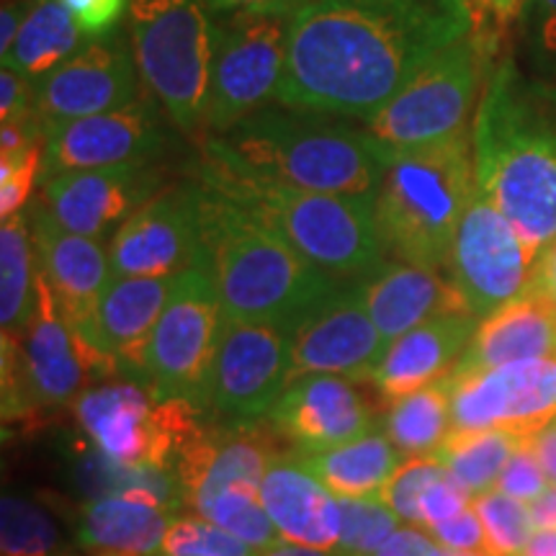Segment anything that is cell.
Listing matches in <instances>:
<instances>
[{
  "label": "cell",
  "mask_w": 556,
  "mask_h": 556,
  "mask_svg": "<svg viewBox=\"0 0 556 556\" xmlns=\"http://www.w3.org/2000/svg\"><path fill=\"white\" fill-rule=\"evenodd\" d=\"M479 3H482V9L490 13L497 24L505 26L520 18L528 0H479Z\"/></svg>",
  "instance_id": "db71d44e"
},
{
  "label": "cell",
  "mask_w": 556,
  "mask_h": 556,
  "mask_svg": "<svg viewBox=\"0 0 556 556\" xmlns=\"http://www.w3.org/2000/svg\"><path fill=\"white\" fill-rule=\"evenodd\" d=\"M83 41L86 39L78 21L60 0H31L18 37L3 58V67L16 70L37 83L73 58Z\"/></svg>",
  "instance_id": "4dcf8cb0"
},
{
  "label": "cell",
  "mask_w": 556,
  "mask_h": 556,
  "mask_svg": "<svg viewBox=\"0 0 556 556\" xmlns=\"http://www.w3.org/2000/svg\"><path fill=\"white\" fill-rule=\"evenodd\" d=\"M129 41L139 78L186 137L204 131L214 13L206 0H129Z\"/></svg>",
  "instance_id": "52a82bcc"
},
{
  "label": "cell",
  "mask_w": 556,
  "mask_h": 556,
  "mask_svg": "<svg viewBox=\"0 0 556 556\" xmlns=\"http://www.w3.org/2000/svg\"><path fill=\"white\" fill-rule=\"evenodd\" d=\"M58 523L45 507L21 495L0 500V556H54Z\"/></svg>",
  "instance_id": "e575fe53"
},
{
  "label": "cell",
  "mask_w": 556,
  "mask_h": 556,
  "mask_svg": "<svg viewBox=\"0 0 556 556\" xmlns=\"http://www.w3.org/2000/svg\"><path fill=\"white\" fill-rule=\"evenodd\" d=\"M212 13H232L242 9H261V5H270L276 0H206Z\"/></svg>",
  "instance_id": "6f0895ef"
},
{
  "label": "cell",
  "mask_w": 556,
  "mask_h": 556,
  "mask_svg": "<svg viewBox=\"0 0 556 556\" xmlns=\"http://www.w3.org/2000/svg\"><path fill=\"white\" fill-rule=\"evenodd\" d=\"M278 458L274 441L253 426H232L222 433L197 430L180 448L176 475L186 500L199 510L227 490H258Z\"/></svg>",
  "instance_id": "cb8c5ba5"
},
{
  "label": "cell",
  "mask_w": 556,
  "mask_h": 556,
  "mask_svg": "<svg viewBox=\"0 0 556 556\" xmlns=\"http://www.w3.org/2000/svg\"><path fill=\"white\" fill-rule=\"evenodd\" d=\"M384 348L361 283H338L291 328V379L302 374L368 379Z\"/></svg>",
  "instance_id": "ac0fdd59"
},
{
  "label": "cell",
  "mask_w": 556,
  "mask_h": 556,
  "mask_svg": "<svg viewBox=\"0 0 556 556\" xmlns=\"http://www.w3.org/2000/svg\"><path fill=\"white\" fill-rule=\"evenodd\" d=\"M471 507L482 520L486 552L492 556H520L536 528H533L531 505L503 492L492 490L475 497Z\"/></svg>",
  "instance_id": "74e56055"
},
{
  "label": "cell",
  "mask_w": 556,
  "mask_h": 556,
  "mask_svg": "<svg viewBox=\"0 0 556 556\" xmlns=\"http://www.w3.org/2000/svg\"><path fill=\"white\" fill-rule=\"evenodd\" d=\"M495 41L477 29L438 52L405 88L368 116L364 129L389 152L422 148L464 135L490 80Z\"/></svg>",
  "instance_id": "ba28073f"
},
{
  "label": "cell",
  "mask_w": 556,
  "mask_h": 556,
  "mask_svg": "<svg viewBox=\"0 0 556 556\" xmlns=\"http://www.w3.org/2000/svg\"><path fill=\"white\" fill-rule=\"evenodd\" d=\"M197 415L186 402H160L129 381L90 387L75 400L86 441L122 467L176 469L180 448L199 430Z\"/></svg>",
  "instance_id": "8fae6325"
},
{
  "label": "cell",
  "mask_w": 556,
  "mask_h": 556,
  "mask_svg": "<svg viewBox=\"0 0 556 556\" xmlns=\"http://www.w3.org/2000/svg\"><path fill=\"white\" fill-rule=\"evenodd\" d=\"M39 261L34 248L29 214L3 219L0 225V328L21 338L37 309Z\"/></svg>",
  "instance_id": "1f68e13d"
},
{
  "label": "cell",
  "mask_w": 556,
  "mask_h": 556,
  "mask_svg": "<svg viewBox=\"0 0 556 556\" xmlns=\"http://www.w3.org/2000/svg\"><path fill=\"white\" fill-rule=\"evenodd\" d=\"M475 186L471 131L413 150H387L377 191V222L387 255L415 266L446 268Z\"/></svg>",
  "instance_id": "8992f818"
},
{
  "label": "cell",
  "mask_w": 556,
  "mask_h": 556,
  "mask_svg": "<svg viewBox=\"0 0 556 556\" xmlns=\"http://www.w3.org/2000/svg\"><path fill=\"white\" fill-rule=\"evenodd\" d=\"M168 124L150 90L122 109L47 124L41 180L70 170L155 163L168 144Z\"/></svg>",
  "instance_id": "5bb4252c"
},
{
  "label": "cell",
  "mask_w": 556,
  "mask_h": 556,
  "mask_svg": "<svg viewBox=\"0 0 556 556\" xmlns=\"http://www.w3.org/2000/svg\"><path fill=\"white\" fill-rule=\"evenodd\" d=\"M384 433L405 458H430L451 435L448 379L392 400Z\"/></svg>",
  "instance_id": "d6a6232c"
},
{
  "label": "cell",
  "mask_w": 556,
  "mask_h": 556,
  "mask_svg": "<svg viewBox=\"0 0 556 556\" xmlns=\"http://www.w3.org/2000/svg\"><path fill=\"white\" fill-rule=\"evenodd\" d=\"M291 381V332L263 323H222L208 407L229 426H255L270 415Z\"/></svg>",
  "instance_id": "4fadbf2b"
},
{
  "label": "cell",
  "mask_w": 556,
  "mask_h": 556,
  "mask_svg": "<svg viewBox=\"0 0 556 556\" xmlns=\"http://www.w3.org/2000/svg\"><path fill=\"white\" fill-rule=\"evenodd\" d=\"M31 0H3V11H0V58L11 52L13 41H16L21 24H24L26 13H29Z\"/></svg>",
  "instance_id": "681fc988"
},
{
  "label": "cell",
  "mask_w": 556,
  "mask_h": 556,
  "mask_svg": "<svg viewBox=\"0 0 556 556\" xmlns=\"http://www.w3.org/2000/svg\"><path fill=\"white\" fill-rule=\"evenodd\" d=\"M258 556H336V554L323 552V548L291 544V541H278L276 546L263 548V552H258Z\"/></svg>",
  "instance_id": "11a10c76"
},
{
  "label": "cell",
  "mask_w": 556,
  "mask_h": 556,
  "mask_svg": "<svg viewBox=\"0 0 556 556\" xmlns=\"http://www.w3.org/2000/svg\"><path fill=\"white\" fill-rule=\"evenodd\" d=\"M448 552L420 526H400L374 556H446Z\"/></svg>",
  "instance_id": "c3c4849f"
},
{
  "label": "cell",
  "mask_w": 556,
  "mask_h": 556,
  "mask_svg": "<svg viewBox=\"0 0 556 556\" xmlns=\"http://www.w3.org/2000/svg\"><path fill=\"white\" fill-rule=\"evenodd\" d=\"M222 323L225 315L208 270L180 274L144 345L139 384L160 402H186L204 413Z\"/></svg>",
  "instance_id": "30bf717a"
},
{
  "label": "cell",
  "mask_w": 556,
  "mask_h": 556,
  "mask_svg": "<svg viewBox=\"0 0 556 556\" xmlns=\"http://www.w3.org/2000/svg\"><path fill=\"white\" fill-rule=\"evenodd\" d=\"M358 283L368 315L387 345L430 319L469 312L451 278H443L438 268L384 261L374 274L358 278Z\"/></svg>",
  "instance_id": "d4e9b609"
},
{
  "label": "cell",
  "mask_w": 556,
  "mask_h": 556,
  "mask_svg": "<svg viewBox=\"0 0 556 556\" xmlns=\"http://www.w3.org/2000/svg\"><path fill=\"white\" fill-rule=\"evenodd\" d=\"M287 0H276L261 9L214 13L206 137L232 129L278 99V88L287 73Z\"/></svg>",
  "instance_id": "9c48e42d"
},
{
  "label": "cell",
  "mask_w": 556,
  "mask_h": 556,
  "mask_svg": "<svg viewBox=\"0 0 556 556\" xmlns=\"http://www.w3.org/2000/svg\"><path fill=\"white\" fill-rule=\"evenodd\" d=\"M528 446L536 454L548 484L556 486V420L548 422L546 428H541L536 435L528 438Z\"/></svg>",
  "instance_id": "f907efd6"
},
{
  "label": "cell",
  "mask_w": 556,
  "mask_h": 556,
  "mask_svg": "<svg viewBox=\"0 0 556 556\" xmlns=\"http://www.w3.org/2000/svg\"><path fill=\"white\" fill-rule=\"evenodd\" d=\"M451 433L505 430L531 438L556 420V356L518 361L492 371L446 374Z\"/></svg>",
  "instance_id": "9a60e30c"
},
{
  "label": "cell",
  "mask_w": 556,
  "mask_h": 556,
  "mask_svg": "<svg viewBox=\"0 0 556 556\" xmlns=\"http://www.w3.org/2000/svg\"><path fill=\"white\" fill-rule=\"evenodd\" d=\"M114 276H178L204 268L197 178L144 201L111 238Z\"/></svg>",
  "instance_id": "2e32d148"
},
{
  "label": "cell",
  "mask_w": 556,
  "mask_h": 556,
  "mask_svg": "<svg viewBox=\"0 0 556 556\" xmlns=\"http://www.w3.org/2000/svg\"><path fill=\"white\" fill-rule=\"evenodd\" d=\"M340 500V533L332 548L336 556H374L379 546L405 523L381 500Z\"/></svg>",
  "instance_id": "8d00e7d4"
},
{
  "label": "cell",
  "mask_w": 556,
  "mask_h": 556,
  "mask_svg": "<svg viewBox=\"0 0 556 556\" xmlns=\"http://www.w3.org/2000/svg\"><path fill=\"white\" fill-rule=\"evenodd\" d=\"M443 475H446V467H441L435 458H405L379 500L392 507L405 523L420 526V500L428 486Z\"/></svg>",
  "instance_id": "ab89813d"
},
{
  "label": "cell",
  "mask_w": 556,
  "mask_h": 556,
  "mask_svg": "<svg viewBox=\"0 0 556 556\" xmlns=\"http://www.w3.org/2000/svg\"><path fill=\"white\" fill-rule=\"evenodd\" d=\"M531 518L536 531H556V486H548L544 495L533 500Z\"/></svg>",
  "instance_id": "f5cc1de1"
},
{
  "label": "cell",
  "mask_w": 556,
  "mask_h": 556,
  "mask_svg": "<svg viewBox=\"0 0 556 556\" xmlns=\"http://www.w3.org/2000/svg\"><path fill=\"white\" fill-rule=\"evenodd\" d=\"M278 106L368 119L438 52L479 29L471 0H287Z\"/></svg>",
  "instance_id": "6da1fadb"
},
{
  "label": "cell",
  "mask_w": 556,
  "mask_h": 556,
  "mask_svg": "<svg viewBox=\"0 0 556 556\" xmlns=\"http://www.w3.org/2000/svg\"><path fill=\"white\" fill-rule=\"evenodd\" d=\"M523 438L505 430H475V433H451L433 456L471 495H486L495 490L505 464L516 454Z\"/></svg>",
  "instance_id": "836d02e7"
},
{
  "label": "cell",
  "mask_w": 556,
  "mask_h": 556,
  "mask_svg": "<svg viewBox=\"0 0 556 556\" xmlns=\"http://www.w3.org/2000/svg\"><path fill=\"white\" fill-rule=\"evenodd\" d=\"M471 503H475V495L446 471L428 486L420 500V526L430 528L441 523V520L454 518L471 507Z\"/></svg>",
  "instance_id": "ee69618b"
},
{
  "label": "cell",
  "mask_w": 556,
  "mask_h": 556,
  "mask_svg": "<svg viewBox=\"0 0 556 556\" xmlns=\"http://www.w3.org/2000/svg\"><path fill=\"white\" fill-rule=\"evenodd\" d=\"M18 366L26 400L39 405H65L70 400H78L90 374H109L62 317L52 289L41 274L37 309L24 332V345L18 348Z\"/></svg>",
  "instance_id": "7402d4cb"
},
{
  "label": "cell",
  "mask_w": 556,
  "mask_h": 556,
  "mask_svg": "<svg viewBox=\"0 0 556 556\" xmlns=\"http://www.w3.org/2000/svg\"><path fill=\"white\" fill-rule=\"evenodd\" d=\"M199 516L212 520L235 539L245 541L255 552L276 546L281 539L278 528L270 520L258 490H227L199 507Z\"/></svg>",
  "instance_id": "d590c367"
},
{
  "label": "cell",
  "mask_w": 556,
  "mask_h": 556,
  "mask_svg": "<svg viewBox=\"0 0 556 556\" xmlns=\"http://www.w3.org/2000/svg\"><path fill=\"white\" fill-rule=\"evenodd\" d=\"M446 556H492V554H486V552H448Z\"/></svg>",
  "instance_id": "680465c9"
},
{
  "label": "cell",
  "mask_w": 556,
  "mask_h": 556,
  "mask_svg": "<svg viewBox=\"0 0 556 556\" xmlns=\"http://www.w3.org/2000/svg\"><path fill=\"white\" fill-rule=\"evenodd\" d=\"M178 276H114L96 309L75 328V336L109 374L139 377L144 345L176 289Z\"/></svg>",
  "instance_id": "ffe728a7"
},
{
  "label": "cell",
  "mask_w": 556,
  "mask_h": 556,
  "mask_svg": "<svg viewBox=\"0 0 556 556\" xmlns=\"http://www.w3.org/2000/svg\"><path fill=\"white\" fill-rule=\"evenodd\" d=\"M37 86V111L45 124L103 114L144 93L131 41L119 29L88 37L80 50L54 67Z\"/></svg>",
  "instance_id": "e0dca14e"
},
{
  "label": "cell",
  "mask_w": 556,
  "mask_h": 556,
  "mask_svg": "<svg viewBox=\"0 0 556 556\" xmlns=\"http://www.w3.org/2000/svg\"><path fill=\"white\" fill-rule=\"evenodd\" d=\"M37 111V86L16 70H0V122H18Z\"/></svg>",
  "instance_id": "7dc6e473"
},
{
  "label": "cell",
  "mask_w": 556,
  "mask_h": 556,
  "mask_svg": "<svg viewBox=\"0 0 556 556\" xmlns=\"http://www.w3.org/2000/svg\"><path fill=\"white\" fill-rule=\"evenodd\" d=\"M276 435L294 443L296 454L343 446L377 428L374 409L345 377L302 374L289 381L268 415Z\"/></svg>",
  "instance_id": "44dd1931"
},
{
  "label": "cell",
  "mask_w": 556,
  "mask_h": 556,
  "mask_svg": "<svg viewBox=\"0 0 556 556\" xmlns=\"http://www.w3.org/2000/svg\"><path fill=\"white\" fill-rule=\"evenodd\" d=\"M471 122L477 189L539 261L556 240V83L531 78L507 54L492 70Z\"/></svg>",
  "instance_id": "7a4b0ae2"
},
{
  "label": "cell",
  "mask_w": 556,
  "mask_h": 556,
  "mask_svg": "<svg viewBox=\"0 0 556 556\" xmlns=\"http://www.w3.org/2000/svg\"><path fill=\"white\" fill-rule=\"evenodd\" d=\"M477 325L479 317L469 312L430 319L420 328L392 340L368 379L387 400H397L402 394L433 384L446 377L456 361L464 356L475 338Z\"/></svg>",
  "instance_id": "4316f807"
},
{
  "label": "cell",
  "mask_w": 556,
  "mask_h": 556,
  "mask_svg": "<svg viewBox=\"0 0 556 556\" xmlns=\"http://www.w3.org/2000/svg\"><path fill=\"white\" fill-rule=\"evenodd\" d=\"M426 531L438 541V544L446 548V552H486L484 528L475 507H467V510L458 513V516L441 520V523L430 526Z\"/></svg>",
  "instance_id": "f6af8a7d"
},
{
  "label": "cell",
  "mask_w": 556,
  "mask_h": 556,
  "mask_svg": "<svg viewBox=\"0 0 556 556\" xmlns=\"http://www.w3.org/2000/svg\"><path fill=\"white\" fill-rule=\"evenodd\" d=\"M29 219L39 274L52 289L62 317L75 330L96 309L103 289L114 278L109 253L101 240L70 232L60 222H54L39 199L31 204Z\"/></svg>",
  "instance_id": "603a6c76"
},
{
  "label": "cell",
  "mask_w": 556,
  "mask_h": 556,
  "mask_svg": "<svg viewBox=\"0 0 556 556\" xmlns=\"http://www.w3.org/2000/svg\"><path fill=\"white\" fill-rule=\"evenodd\" d=\"M163 556H258V552L212 520L180 516L170 520Z\"/></svg>",
  "instance_id": "f35d334b"
},
{
  "label": "cell",
  "mask_w": 556,
  "mask_h": 556,
  "mask_svg": "<svg viewBox=\"0 0 556 556\" xmlns=\"http://www.w3.org/2000/svg\"><path fill=\"white\" fill-rule=\"evenodd\" d=\"M518 21L533 70L556 83V0H528Z\"/></svg>",
  "instance_id": "60d3db41"
},
{
  "label": "cell",
  "mask_w": 556,
  "mask_h": 556,
  "mask_svg": "<svg viewBox=\"0 0 556 556\" xmlns=\"http://www.w3.org/2000/svg\"><path fill=\"white\" fill-rule=\"evenodd\" d=\"M552 356H556V304L528 287L526 294L479 319L475 338L451 374L492 371Z\"/></svg>",
  "instance_id": "484cf974"
},
{
  "label": "cell",
  "mask_w": 556,
  "mask_h": 556,
  "mask_svg": "<svg viewBox=\"0 0 556 556\" xmlns=\"http://www.w3.org/2000/svg\"><path fill=\"white\" fill-rule=\"evenodd\" d=\"M41 163H45V144L21 155L0 157V217L9 219L24 212L34 186L41 180Z\"/></svg>",
  "instance_id": "b9f144b4"
},
{
  "label": "cell",
  "mask_w": 556,
  "mask_h": 556,
  "mask_svg": "<svg viewBox=\"0 0 556 556\" xmlns=\"http://www.w3.org/2000/svg\"><path fill=\"white\" fill-rule=\"evenodd\" d=\"M199 184L204 268L225 319L291 328L338 287L274 229L225 193Z\"/></svg>",
  "instance_id": "277c9868"
},
{
  "label": "cell",
  "mask_w": 556,
  "mask_h": 556,
  "mask_svg": "<svg viewBox=\"0 0 556 556\" xmlns=\"http://www.w3.org/2000/svg\"><path fill=\"white\" fill-rule=\"evenodd\" d=\"M261 500L283 541L332 552L340 500L299 456H278L261 484Z\"/></svg>",
  "instance_id": "83f0119b"
},
{
  "label": "cell",
  "mask_w": 556,
  "mask_h": 556,
  "mask_svg": "<svg viewBox=\"0 0 556 556\" xmlns=\"http://www.w3.org/2000/svg\"><path fill=\"white\" fill-rule=\"evenodd\" d=\"M155 163L70 170L39 180V204L70 232L101 240L119 229L144 201L160 193Z\"/></svg>",
  "instance_id": "d6986e66"
},
{
  "label": "cell",
  "mask_w": 556,
  "mask_h": 556,
  "mask_svg": "<svg viewBox=\"0 0 556 556\" xmlns=\"http://www.w3.org/2000/svg\"><path fill=\"white\" fill-rule=\"evenodd\" d=\"M197 178L274 229L302 258L340 281H358L387 258L377 199L266 184L199 163Z\"/></svg>",
  "instance_id": "5b68a950"
},
{
  "label": "cell",
  "mask_w": 556,
  "mask_h": 556,
  "mask_svg": "<svg viewBox=\"0 0 556 556\" xmlns=\"http://www.w3.org/2000/svg\"><path fill=\"white\" fill-rule=\"evenodd\" d=\"M548 479L541 469L536 454H533L531 446H528V438L520 441L516 454L510 456V462L505 464L503 475H500L495 490L503 492V495H510L516 500H523V503L531 505L533 500H539L548 490Z\"/></svg>",
  "instance_id": "7bdbcfd3"
},
{
  "label": "cell",
  "mask_w": 556,
  "mask_h": 556,
  "mask_svg": "<svg viewBox=\"0 0 556 556\" xmlns=\"http://www.w3.org/2000/svg\"><path fill=\"white\" fill-rule=\"evenodd\" d=\"M73 13L86 37H103L119 24L124 11H129V0H60Z\"/></svg>",
  "instance_id": "bcb514c9"
},
{
  "label": "cell",
  "mask_w": 556,
  "mask_h": 556,
  "mask_svg": "<svg viewBox=\"0 0 556 556\" xmlns=\"http://www.w3.org/2000/svg\"><path fill=\"white\" fill-rule=\"evenodd\" d=\"M299 458L315 471L332 495L353 500H379L389 479L405 462L384 428H374L343 446L302 454Z\"/></svg>",
  "instance_id": "f546056e"
},
{
  "label": "cell",
  "mask_w": 556,
  "mask_h": 556,
  "mask_svg": "<svg viewBox=\"0 0 556 556\" xmlns=\"http://www.w3.org/2000/svg\"><path fill=\"white\" fill-rule=\"evenodd\" d=\"M520 556H556V531H536Z\"/></svg>",
  "instance_id": "9f6ffc18"
},
{
  "label": "cell",
  "mask_w": 556,
  "mask_h": 556,
  "mask_svg": "<svg viewBox=\"0 0 556 556\" xmlns=\"http://www.w3.org/2000/svg\"><path fill=\"white\" fill-rule=\"evenodd\" d=\"M173 513L139 495H103L83 505L78 541L90 556H163Z\"/></svg>",
  "instance_id": "f1b7e54d"
},
{
  "label": "cell",
  "mask_w": 556,
  "mask_h": 556,
  "mask_svg": "<svg viewBox=\"0 0 556 556\" xmlns=\"http://www.w3.org/2000/svg\"><path fill=\"white\" fill-rule=\"evenodd\" d=\"M531 289L544 294L556 304V240L539 255L536 268H533Z\"/></svg>",
  "instance_id": "816d5d0a"
},
{
  "label": "cell",
  "mask_w": 556,
  "mask_h": 556,
  "mask_svg": "<svg viewBox=\"0 0 556 556\" xmlns=\"http://www.w3.org/2000/svg\"><path fill=\"white\" fill-rule=\"evenodd\" d=\"M536 255L520 240L518 229L475 186L467 212L458 222L446 263L448 278L475 317H486L526 294Z\"/></svg>",
  "instance_id": "7c38bea8"
},
{
  "label": "cell",
  "mask_w": 556,
  "mask_h": 556,
  "mask_svg": "<svg viewBox=\"0 0 556 556\" xmlns=\"http://www.w3.org/2000/svg\"><path fill=\"white\" fill-rule=\"evenodd\" d=\"M201 163L289 189L377 199L387 150L338 116L278 106L206 137Z\"/></svg>",
  "instance_id": "3957f363"
}]
</instances>
